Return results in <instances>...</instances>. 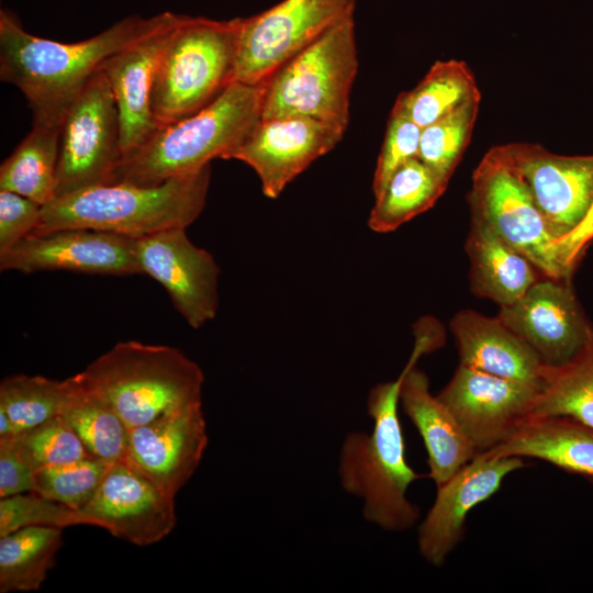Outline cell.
I'll list each match as a JSON object with an SVG mask.
<instances>
[{
	"mask_svg": "<svg viewBox=\"0 0 593 593\" xmlns=\"http://www.w3.org/2000/svg\"><path fill=\"white\" fill-rule=\"evenodd\" d=\"M159 14L128 16L75 43L35 36L0 12V79L26 98L33 120L61 122L65 110L111 55L149 31Z\"/></svg>",
	"mask_w": 593,
	"mask_h": 593,
	"instance_id": "1",
	"label": "cell"
},
{
	"mask_svg": "<svg viewBox=\"0 0 593 593\" xmlns=\"http://www.w3.org/2000/svg\"><path fill=\"white\" fill-rule=\"evenodd\" d=\"M266 82L234 80L199 112L158 126L121 157L108 183L160 184L198 171L214 158L226 159L260 120Z\"/></svg>",
	"mask_w": 593,
	"mask_h": 593,
	"instance_id": "2",
	"label": "cell"
},
{
	"mask_svg": "<svg viewBox=\"0 0 593 593\" xmlns=\"http://www.w3.org/2000/svg\"><path fill=\"white\" fill-rule=\"evenodd\" d=\"M210 165L160 184L103 183L54 199L33 234L83 228L138 238L187 228L206 203Z\"/></svg>",
	"mask_w": 593,
	"mask_h": 593,
	"instance_id": "3",
	"label": "cell"
},
{
	"mask_svg": "<svg viewBox=\"0 0 593 593\" xmlns=\"http://www.w3.org/2000/svg\"><path fill=\"white\" fill-rule=\"evenodd\" d=\"M401 374L373 387L367 410L370 434L350 432L343 441L338 474L343 489L363 501V517L388 532H404L419 519L407 499L409 486L422 475L407 463L399 418Z\"/></svg>",
	"mask_w": 593,
	"mask_h": 593,
	"instance_id": "4",
	"label": "cell"
},
{
	"mask_svg": "<svg viewBox=\"0 0 593 593\" xmlns=\"http://www.w3.org/2000/svg\"><path fill=\"white\" fill-rule=\"evenodd\" d=\"M80 374L130 429L201 403L204 381L200 366L178 348L137 340L116 343Z\"/></svg>",
	"mask_w": 593,
	"mask_h": 593,
	"instance_id": "5",
	"label": "cell"
},
{
	"mask_svg": "<svg viewBox=\"0 0 593 593\" xmlns=\"http://www.w3.org/2000/svg\"><path fill=\"white\" fill-rule=\"evenodd\" d=\"M242 22L182 15L153 82L150 109L158 126L199 112L234 81Z\"/></svg>",
	"mask_w": 593,
	"mask_h": 593,
	"instance_id": "6",
	"label": "cell"
},
{
	"mask_svg": "<svg viewBox=\"0 0 593 593\" xmlns=\"http://www.w3.org/2000/svg\"><path fill=\"white\" fill-rule=\"evenodd\" d=\"M358 65L351 18L326 31L268 78L261 118L302 115L347 130Z\"/></svg>",
	"mask_w": 593,
	"mask_h": 593,
	"instance_id": "7",
	"label": "cell"
},
{
	"mask_svg": "<svg viewBox=\"0 0 593 593\" xmlns=\"http://www.w3.org/2000/svg\"><path fill=\"white\" fill-rule=\"evenodd\" d=\"M471 220L522 253L544 277L569 280L553 253L555 242L526 184L500 145L489 149L472 174Z\"/></svg>",
	"mask_w": 593,
	"mask_h": 593,
	"instance_id": "8",
	"label": "cell"
},
{
	"mask_svg": "<svg viewBox=\"0 0 593 593\" xmlns=\"http://www.w3.org/2000/svg\"><path fill=\"white\" fill-rule=\"evenodd\" d=\"M121 157L118 108L99 68L61 118L56 198L108 183Z\"/></svg>",
	"mask_w": 593,
	"mask_h": 593,
	"instance_id": "9",
	"label": "cell"
},
{
	"mask_svg": "<svg viewBox=\"0 0 593 593\" xmlns=\"http://www.w3.org/2000/svg\"><path fill=\"white\" fill-rule=\"evenodd\" d=\"M357 0H282L243 18L234 80L258 85L329 29L354 18Z\"/></svg>",
	"mask_w": 593,
	"mask_h": 593,
	"instance_id": "10",
	"label": "cell"
},
{
	"mask_svg": "<svg viewBox=\"0 0 593 593\" xmlns=\"http://www.w3.org/2000/svg\"><path fill=\"white\" fill-rule=\"evenodd\" d=\"M414 334L412 355L401 372L400 404L423 439L428 477L437 486L478 452L450 410L430 392L428 377L415 366L423 355L443 345L441 326L432 318H424L415 325Z\"/></svg>",
	"mask_w": 593,
	"mask_h": 593,
	"instance_id": "11",
	"label": "cell"
},
{
	"mask_svg": "<svg viewBox=\"0 0 593 593\" xmlns=\"http://www.w3.org/2000/svg\"><path fill=\"white\" fill-rule=\"evenodd\" d=\"M346 130L302 115L260 118L226 159L254 169L264 194L276 199L314 160L331 152Z\"/></svg>",
	"mask_w": 593,
	"mask_h": 593,
	"instance_id": "12",
	"label": "cell"
},
{
	"mask_svg": "<svg viewBox=\"0 0 593 593\" xmlns=\"http://www.w3.org/2000/svg\"><path fill=\"white\" fill-rule=\"evenodd\" d=\"M539 389L459 363L437 394L478 455L505 443L530 416Z\"/></svg>",
	"mask_w": 593,
	"mask_h": 593,
	"instance_id": "13",
	"label": "cell"
},
{
	"mask_svg": "<svg viewBox=\"0 0 593 593\" xmlns=\"http://www.w3.org/2000/svg\"><path fill=\"white\" fill-rule=\"evenodd\" d=\"M175 496L159 489L127 460L111 463L80 524L99 526L137 546L156 544L176 526Z\"/></svg>",
	"mask_w": 593,
	"mask_h": 593,
	"instance_id": "14",
	"label": "cell"
},
{
	"mask_svg": "<svg viewBox=\"0 0 593 593\" xmlns=\"http://www.w3.org/2000/svg\"><path fill=\"white\" fill-rule=\"evenodd\" d=\"M133 248L142 273L165 288L191 327L200 328L215 317L220 268L208 250L188 238L186 228L133 238Z\"/></svg>",
	"mask_w": 593,
	"mask_h": 593,
	"instance_id": "15",
	"label": "cell"
},
{
	"mask_svg": "<svg viewBox=\"0 0 593 593\" xmlns=\"http://www.w3.org/2000/svg\"><path fill=\"white\" fill-rule=\"evenodd\" d=\"M500 147L526 184L555 240L584 221L593 206V155H557L530 143Z\"/></svg>",
	"mask_w": 593,
	"mask_h": 593,
	"instance_id": "16",
	"label": "cell"
},
{
	"mask_svg": "<svg viewBox=\"0 0 593 593\" xmlns=\"http://www.w3.org/2000/svg\"><path fill=\"white\" fill-rule=\"evenodd\" d=\"M1 271H71L89 275L142 273L133 238L83 228L31 234L0 253Z\"/></svg>",
	"mask_w": 593,
	"mask_h": 593,
	"instance_id": "17",
	"label": "cell"
},
{
	"mask_svg": "<svg viewBox=\"0 0 593 593\" xmlns=\"http://www.w3.org/2000/svg\"><path fill=\"white\" fill-rule=\"evenodd\" d=\"M496 317L527 343L547 366L569 360L586 342L592 326L569 280L542 277Z\"/></svg>",
	"mask_w": 593,
	"mask_h": 593,
	"instance_id": "18",
	"label": "cell"
},
{
	"mask_svg": "<svg viewBox=\"0 0 593 593\" xmlns=\"http://www.w3.org/2000/svg\"><path fill=\"white\" fill-rule=\"evenodd\" d=\"M525 466V459L518 457L477 455L437 485L435 501L418 526L421 556L432 566L444 564L463 538L470 511L493 496L507 475Z\"/></svg>",
	"mask_w": 593,
	"mask_h": 593,
	"instance_id": "19",
	"label": "cell"
},
{
	"mask_svg": "<svg viewBox=\"0 0 593 593\" xmlns=\"http://www.w3.org/2000/svg\"><path fill=\"white\" fill-rule=\"evenodd\" d=\"M183 14L159 13L146 33L107 58V77L119 113L122 156L138 147L158 127L150 93L160 56Z\"/></svg>",
	"mask_w": 593,
	"mask_h": 593,
	"instance_id": "20",
	"label": "cell"
},
{
	"mask_svg": "<svg viewBox=\"0 0 593 593\" xmlns=\"http://www.w3.org/2000/svg\"><path fill=\"white\" fill-rule=\"evenodd\" d=\"M206 446V423L197 403L131 428L125 460L175 496L198 469Z\"/></svg>",
	"mask_w": 593,
	"mask_h": 593,
	"instance_id": "21",
	"label": "cell"
},
{
	"mask_svg": "<svg viewBox=\"0 0 593 593\" xmlns=\"http://www.w3.org/2000/svg\"><path fill=\"white\" fill-rule=\"evenodd\" d=\"M450 329L461 365L540 389L545 363L496 316L462 310L452 317Z\"/></svg>",
	"mask_w": 593,
	"mask_h": 593,
	"instance_id": "22",
	"label": "cell"
},
{
	"mask_svg": "<svg viewBox=\"0 0 593 593\" xmlns=\"http://www.w3.org/2000/svg\"><path fill=\"white\" fill-rule=\"evenodd\" d=\"M488 458H534L593 480V427L564 416H529Z\"/></svg>",
	"mask_w": 593,
	"mask_h": 593,
	"instance_id": "23",
	"label": "cell"
},
{
	"mask_svg": "<svg viewBox=\"0 0 593 593\" xmlns=\"http://www.w3.org/2000/svg\"><path fill=\"white\" fill-rule=\"evenodd\" d=\"M472 292L506 306L544 276L517 249L483 224L472 221L466 245Z\"/></svg>",
	"mask_w": 593,
	"mask_h": 593,
	"instance_id": "24",
	"label": "cell"
},
{
	"mask_svg": "<svg viewBox=\"0 0 593 593\" xmlns=\"http://www.w3.org/2000/svg\"><path fill=\"white\" fill-rule=\"evenodd\" d=\"M60 122L32 120V128L0 166V190L42 206L56 198Z\"/></svg>",
	"mask_w": 593,
	"mask_h": 593,
	"instance_id": "25",
	"label": "cell"
},
{
	"mask_svg": "<svg viewBox=\"0 0 593 593\" xmlns=\"http://www.w3.org/2000/svg\"><path fill=\"white\" fill-rule=\"evenodd\" d=\"M60 418L76 433L91 456L108 463L126 458L130 428L114 407L79 373L69 377Z\"/></svg>",
	"mask_w": 593,
	"mask_h": 593,
	"instance_id": "26",
	"label": "cell"
},
{
	"mask_svg": "<svg viewBox=\"0 0 593 593\" xmlns=\"http://www.w3.org/2000/svg\"><path fill=\"white\" fill-rule=\"evenodd\" d=\"M530 416H564L593 427V328L569 360L544 366Z\"/></svg>",
	"mask_w": 593,
	"mask_h": 593,
	"instance_id": "27",
	"label": "cell"
},
{
	"mask_svg": "<svg viewBox=\"0 0 593 593\" xmlns=\"http://www.w3.org/2000/svg\"><path fill=\"white\" fill-rule=\"evenodd\" d=\"M481 99L475 78L463 60H437L424 78L394 102L421 128Z\"/></svg>",
	"mask_w": 593,
	"mask_h": 593,
	"instance_id": "28",
	"label": "cell"
},
{
	"mask_svg": "<svg viewBox=\"0 0 593 593\" xmlns=\"http://www.w3.org/2000/svg\"><path fill=\"white\" fill-rule=\"evenodd\" d=\"M61 542L63 528L55 526H27L0 536V592L40 590Z\"/></svg>",
	"mask_w": 593,
	"mask_h": 593,
	"instance_id": "29",
	"label": "cell"
},
{
	"mask_svg": "<svg viewBox=\"0 0 593 593\" xmlns=\"http://www.w3.org/2000/svg\"><path fill=\"white\" fill-rule=\"evenodd\" d=\"M448 183L417 157L399 167L382 192L376 197L368 225L377 233H389L430 209Z\"/></svg>",
	"mask_w": 593,
	"mask_h": 593,
	"instance_id": "30",
	"label": "cell"
},
{
	"mask_svg": "<svg viewBox=\"0 0 593 593\" xmlns=\"http://www.w3.org/2000/svg\"><path fill=\"white\" fill-rule=\"evenodd\" d=\"M69 380L13 374L0 383V411L11 421L15 435L59 416Z\"/></svg>",
	"mask_w": 593,
	"mask_h": 593,
	"instance_id": "31",
	"label": "cell"
},
{
	"mask_svg": "<svg viewBox=\"0 0 593 593\" xmlns=\"http://www.w3.org/2000/svg\"><path fill=\"white\" fill-rule=\"evenodd\" d=\"M481 99H475L421 131L417 158L449 182L473 132Z\"/></svg>",
	"mask_w": 593,
	"mask_h": 593,
	"instance_id": "32",
	"label": "cell"
},
{
	"mask_svg": "<svg viewBox=\"0 0 593 593\" xmlns=\"http://www.w3.org/2000/svg\"><path fill=\"white\" fill-rule=\"evenodd\" d=\"M110 465L90 456L36 470L33 491L78 511L92 499Z\"/></svg>",
	"mask_w": 593,
	"mask_h": 593,
	"instance_id": "33",
	"label": "cell"
},
{
	"mask_svg": "<svg viewBox=\"0 0 593 593\" xmlns=\"http://www.w3.org/2000/svg\"><path fill=\"white\" fill-rule=\"evenodd\" d=\"M12 441L34 471L91 456L60 416L16 434L12 437Z\"/></svg>",
	"mask_w": 593,
	"mask_h": 593,
	"instance_id": "34",
	"label": "cell"
},
{
	"mask_svg": "<svg viewBox=\"0 0 593 593\" xmlns=\"http://www.w3.org/2000/svg\"><path fill=\"white\" fill-rule=\"evenodd\" d=\"M80 525L78 512L34 491L0 497V536L27 526Z\"/></svg>",
	"mask_w": 593,
	"mask_h": 593,
	"instance_id": "35",
	"label": "cell"
},
{
	"mask_svg": "<svg viewBox=\"0 0 593 593\" xmlns=\"http://www.w3.org/2000/svg\"><path fill=\"white\" fill-rule=\"evenodd\" d=\"M421 131L414 121L393 105L373 175L374 198L382 192L399 167L417 157Z\"/></svg>",
	"mask_w": 593,
	"mask_h": 593,
	"instance_id": "36",
	"label": "cell"
},
{
	"mask_svg": "<svg viewBox=\"0 0 593 593\" xmlns=\"http://www.w3.org/2000/svg\"><path fill=\"white\" fill-rule=\"evenodd\" d=\"M43 206L9 190H0V253H3L37 227Z\"/></svg>",
	"mask_w": 593,
	"mask_h": 593,
	"instance_id": "37",
	"label": "cell"
},
{
	"mask_svg": "<svg viewBox=\"0 0 593 593\" xmlns=\"http://www.w3.org/2000/svg\"><path fill=\"white\" fill-rule=\"evenodd\" d=\"M34 469L21 456L11 438L0 439V497L31 492Z\"/></svg>",
	"mask_w": 593,
	"mask_h": 593,
	"instance_id": "38",
	"label": "cell"
},
{
	"mask_svg": "<svg viewBox=\"0 0 593 593\" xmlns=\"http://www.w3.org/2000/svg\"><path fill=\"white\" fill-rule=\"evenodd\" d=\"M592 242L593 206L584 221L574 231L552 244V253L569 278Z\"/></svg>",
	"mask_w": 593,
	"mask_h": 593,
	"instance_id": "39",
	"label": "cell"
}]
</instances>
